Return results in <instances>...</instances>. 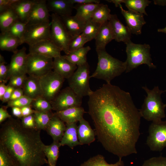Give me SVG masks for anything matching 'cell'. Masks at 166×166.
<instances>
[{"instance_id":"cell-28","label":"cell","mask_w":166,"mask_h":166,"mask_svg":"<svg viewBox=\"0 0 166 166\" xmlns=\"http://www.w3.org/2000/svg\"><path fill=\"white\" fill-rule=\"evenodd\" d=\"M100 3L77 4L74 6L77 12L75 16L80 21L86 23L91 20L93 14Z\"/></svg>"},{"instance_id":"cell-50","label":"cell","mask_w":166,"mask_h":166,"mask_svg":"<svg viewBox=\"0 0 166 166\" xmlns=\"http://www.w3.org/2000/svg\"><path fill=\"white\" fill-rule=\"evenodd\" d=\"M24 95V92L22 89H15L12 93L9 101L17 100Z\"/></svg>"},{"instance_id":"cell-12","label":"cell","mask_w":166,"mask_h":166,"mask_svg":"<svg viewBox=\"0 0 166 166\" xmlns=\"http://www.w3.org/2000/svg\"><path fill=\"white\" fill-rule=\"evenodd\" d=\"M82 98L69 86L60 91L50 103L52 110L59 112L72 107L81 106Z\"/></svg>"},{"instance_id":"cell-6","label":"cell","mask_w":166,"mask_h":166,"mask_svg":"<svg viewBox=\"0 0 166 166\" xmlns=\"http://www.w3.org/2000/svg\"><path fill=\"white\" fill-rule=\"evenodd\" d=\"M90 78L89 66L87 62L77 66L73 74L68 79L69 86L80 97H89L93 91L89 86Z\"/></svg>"},{"instance_id":"cell-19","label":"cell","mask_w":166,"mask_h":166,"mask_svg":"<svg viewBox=\"0 0 166 166\" xmlns=\"http://www.w3.org/2000/svg\"><path fill=\"white\" fill-rule=\"evenodd\" d=\"M85 112L81 106H74L54 113L66 124L77 123L83 118Z\"/></svg>"},{"instance_id":"cell-1","label":"cell","mask_w":166,"mask_h":166,"mask_svg":"<svg viewBox=\"0 0 166 166\" xmlns=\"http://www.w3.org/2000/svg\"><path fill=\"white\" fill-rule=\"evenodd\" d=\"M88 113L105 150L121 158L137 154L141 116L130 93L105 84L89 96Z\"/></svg>"},{"instance_id":"cell-51","label":"cell","mask_w":166,"mask_h":166,"mask_svg":"<svg viewBox=\"0 0 166 166\" xmlns=\"http://www.w3.org/2000/svg\"><path fill=\"white\" fill-rule=\"evenodd\" d=\"M21 109L22 117L34 114L35 112V110L32 109L31 105L23 107Z\"/></svg>"},{"instance_id":"cell-35","label":"cell","mask_w":166,"mask_h":166,"mask_svg":"<svg viewBox=\"0 0 166 166\" xmlns=\"http://www.w3.org/2000/svg\"><path fill=\"white\" fill-rule=\"evenodd\" d=\"M151 2L148 0H123L128 10H132L148 15L145 9Z\"/></svg>"},{"instance_id":"cell-10","label":"cell","mask_w":166,"mask_h":166,"mask_svg":"<svg viewBox=\"0 0 166 166\" xmlns=\"http://www.w3.org/2000/svg\"><path fill=\"white\" fill-rule=\"evenodd\" d=\"M64 79L52 70L40 78L42 97L51 103L60 91Z\"/></svg>"},{"instance_id":"cell-45","label":"cell","mask_w":166,"mask_h":166,"mask_svg":"<svg viewBox=\"0 0 166 166\" xmlns=\"http://www.w3.org/2000/svg\"><path fill=\"white\" fill-rule=\"evenodd\" d=\"M62 56L77 66L82 65L87 62L83 60L75 52L70 53Z\"/></svg>"},{"instance_id":"cell-48","label":"cell","mask_w":166,"mask_h":166,"mask_svg":"<svg viewBox=\"0 0 166 166\" xmlns=\"http://www.w3.org/2000/svg\"><path fill=\"white\" fill-rule=\"evenodd\" d=\"M15 89V88L12 86L8 85L7 89L1 100L2 103L8 102L10 101Z\"/></svg>"},{"instance_id":"cell-41","label":"cell","mask_w":166,"mask_h":166,"mask_svg":"<svg viewBox=\"0 0 166 166\" xmlns=\"http://www.w3.org/2000/svg\"><path fill=\"white\" fill-rule=\"evenodd\" d=\"M0 166H16L5 148L0 144Z\"/></svg>"},{"instance_id":"cell-36","label":"cell","mask_w":166,"mask_h":166,"mask_svg":"<svg viewBox=\"0 0 166 166\" xmlns=\"http://www.w3.org/2000/svg\"><path fill=\"white\" fill-rule=\"evenodd\" d=\"M101 25L91 20L85 23L82 33L86 38L88 42L95 38Z\"/></svg>"},{"instance_id":"cell-37","label":"cell","mask_w":166,"mask_h":166,"mask_svg":"<svg viewBox=\"0 0 166 166\" xmlns=\"http://www.w3.org/2000/svg\"><path fill=\"white\" fill-rule=\"evenodd\" d=\"M27 25L26 22L18 20L5 32L20 39L22 42V39Z\"/></svg>"},{"instance_id":"cell-20","label":"cell","mask_w":166,"mask_h":166,"mask_svg":"<svg viewBox=\"0 0 166 166\" xmlns=\"http://www.w3.org/2000/svg\"><path fill=\"white\" fill-rule=\"evenodd\" d=\"M66 129L65 122L54 113L45 130L51 136L53 141L60 142Z\"/></svg>"},{"instance_id":"cell-17","label":"cell","mask_w":166,"mask_h":166,"mask_svg":"<svg viewBox=\"0 0 166 166\" xmlns=\"http://www.w3.org/2000/svg\"><path fill=\"white\" fill-rule=\"evenodd\" d=\"M109 22L116 41L122 42L125 44L131 41L132 34L130 30L120 21L116 14H111Z\"/></svg>"},{"instance_id":"cell-7","label":"cell","mask_w":166,"mask_h":166,"mask_svg":"<svg viewBox=\"0 0 166 166\" xmlns=\"http://www.w3.org/2000/svg\"><path fill=\"white\" fill-rule=\"evenodd\" d=\"M50 39L66 54L69 53V46L73 38L69 34L60 17L52 13L51 15Z\"/></svg>"},{"instance_id":"cell-49","label":"cell","mask_w":166,"mask_h":166,"mask_svg":"<svg viewBox=\"0 0 166 166\" xmlns=\"http://www.w3.org/2000/svg\"><path fill=\"white\" fill-rule=\"evenodd\" d=\"M6 106H2L0 108V123H2L7 118L11 117L7 110Z\"/></svg>"},{"instance_id":"cell-9","label":"cell","mask_w":166,"mask_h":166,"mask_svg":"<svg viewBox=\"0 0 166 166\" xmlns=\"http://www.w3.org/2000/svg\"><path fill=\"white\" fill-rule=\"evenodd\" d=\"M148 133L146 144L151 150L160 152L166 148V121L152 122Z\"/></svg>"},{"instance_id":"cell-52","label":"cell","mask_w":166,"mask_h":166,"mask_svg":"<svg viewBox=\"0 0 166 166\" xmlns=\"http://www.w3.org/2000/svg\"><path fill=\"white\" fill-rule=\"evenodd\" d=\"M73 4H85L91 3H100L99 0H69Z\"/></svg>"},{"instance_id":"cell-26","label":"cell","mask_w":166,"mask_h":166,"mask_svg":"<svg viewBox=\"0 0 166 166\" xmlns=\"http://www.w3.org/2000/svg\"><path fill=\"white\" fill-rule=\"evenodd\" d=\"M22 89L24 95L33 100L42 97V93L39 78L27 77Z\"/></svg>"},{"instance_id":"cell-21","label":"cell","mask_w":166,"mask_h":166,"mask_svg":"<svg viewBox=\"0 0 166 166\" xmlns=\"http://www.w3.org/2000/svg\"><path fill=\"white\" fill-rule=\"evenodd\" d=\"M47 4L49 11L60 17L71 15L74 7L69 0H49Z\"/></svg>"},{"instance_id":"cell-33","label":"cell","mask_w":166,"mask_h":166,"mask_svg":"<svg viewBox=\"0 0 166 166\" xmlns=\"http://www.w3.org/2000/svg\"><path fill=\"white\" fill-rule=\"evenodd\" d=\"M79 166H124L121 158L114 164H109L105 157L101 154H98L89 158Z\"/></svg>"},{"instance_id":"cell-29","label":"cell","mask_w":166,"mask_h":166,"mask_svg":"<svg viewBox=\"0 0 166 166\" xmlns=\"http://www.w3.org/2000/svg\"><path fill=\"white\" fill-rule=\"evenodd\" d=\"M23 44L20 39L12 36L6 33H1L0 34V49L2 51L15 52L18 47Z\"/></svg>"},{"instance_id":"cell-42","label":"cell","mask_w":166,"mask_h":166,"mask_svg":"<svg viewBox=\"0 0 166 166\" xmlns=\"http://www.w3.org/2000/svg\"><path fill=\"white\" fill-rule=\"evenodd\" d=\"M141 166H166V156L151 157L145 160Z\"/></svg>"},{"instance_id":"cell-25","label":"cell","mask_w":166,"mask_h":166,"mask_svg":"<svg viewBox=\"0 0 166 166\" xmlns=\"http://www.w3.org/2000/svg\"><path fill=\"white\" fill-rule=\"evenodd\" d=\"M66 129L60 142L61 146L67 145L73 149L74 147L81 145L77 135V123L66 124Z\"/></svg>"},{"instance_id":"cell-27","label":"cell","mask_w":166,"mask_h":166,"mask_svg":"<svg viewBox=\"0 0 166 166\" xmlns=\"http://www.w3.org/2000/svg\"><path fill=\"white\" fill-rule=\"evenodd\" d=\"M37 0H18L12 8L16 14L19 21L26 22L30 11Z\"/></svg>"},{"instance_id":"cell-53","label":"cell","mask_w":166,"mask_h":166,"mask_svg":"<svg viewBox=\"0 0 166 166\" xmlns=\"http://www.w3.org/2000/svg\"><path fill=\"white\" fill-rule=\"evenodd\" d=\"M11 108L12 113L14 116L20 119L22 117L21 108L14 107Z\"/></svg>"},{"instance_id":"cell-38","label":"cell","mask_w":166,"mask_h":166,"mask_svg":"<svg viewBox=\"0 0 166 166\" xmlns=\"http://www.w3.org/2000/svg\"><path fill=\"white\" fill-rule=\"evenodd\" d=\"M31 105L37 111H47L52 110L50 103L42 97L33 99Z\"/></svg>"},{"instance_id":"cell-4","label":"cell","mask_w":166,"mask_h":166,"mask_svg":"<svg viewBox=\"0 0 166 166\" xmlns=\"http://www.w3.org/2000/svg\"><path fill=\"white\" fill-rule=\"evenodd\" d=\"M142 88L145 91V97L141 108L139 109L141 117L148 121L157 122L165 117L166 104L162 102L161 95L165 90H160L158 86L152 89L146 86Z\"/></svg>"},{"instance_id":"cell-30","label":"cell","mask_w":166,"mask_h":166,"mask_svg":"<svg viewBox=\"0 0 166 166\" xmlns=\"http://www.w3.org/2000/svg\"><path fill=\"white\" fill-rule=\"evenodd\" d=\"M18 20V17L12 8L0 13V28L1 33L6 32Z\"/></svg>"},{"instance_id":"cell-11","label":"cell","mask_w":166,"mask_h":166,"mask_svg":"<svg viewBox=\"0 0 166 166\" xmlns=\"http://www.w3.org/2000/svg\"><path fill=\"white\" fill-rule=\"evenodd\" d=\"M50 22L27 25L22 39L23 43L29 46L50 39Z\"/></svg>"},{"instance_id":"cell-15","label":"cell","mask_w":166,"mask_h":166,"mask_svg":"<svg viewBox=\"0 0 166 166\" xmlns=\"http://www.w3.org/2000/svg\"><path fill=\"white\" fill-rule=\"evenodd\" d=\"M49 12L46 1L37 0L29 14L27 21V25L50 22Z\"/></svg>"},{"instance_id":"cell-3","label":"cell","mask_w":166,"mask_h":166,"mask_svg":"<svg viewBox=\"0 0 166 166\" xmlns=\"http://www.w3.org/2000/svg\"><path fill=\"white\" fill-rule=\"evenodd\" d=\"M98 56L97 66L90 78H94L105 81L110 84L115 77L125 72L126 65L107 53L105 49H96Z\"/></svg>"},{"instance_id":"cell-34","label":"cell","mask_w":166,"mask_h":166,"mask_svg":"<svg viewBox=\"0 0 166 166\" xmlns=\"http://www.w3.org/2000/svg\"><path fill=\"white\" fill-rule=\"evenodd\" d=\"M53 114L52 110L42 112L35 111L34 116L38 129L45 130Z\"/></svg>"},{"instance_id":"cell-18","label":"cell","mask_w":166,"mask_h":166,"mask_svg":"<svg viewBox=\"0 0 166 166\" xmlns=\"http://www.w3.org/2000/svg\"><path fill=\"white\" fill-rule=\"evenodd\" d=\"M77 66L62 55L54 58L53 60V71L64 79L70 77L76 70Z\"/></svg>"},{"instance_id":"cell-54","label":"cell","mask_w":166,"mask_h":166,"mask_svg":"<svg viewBox=\"0 0 166 166\" xmlns=\"http://www.w3.org/2000/svg\"><path fill=\"white\" fill-rule=\"evenodd\" d=\"M8 85H6L4 82L0 83V100H2V97L5 93Z\"/></svg>"},{"instance_id":"cell-46","label":"cell","mask_w":166,"mask_h":166,"mask_svg":"<svg viewBox=\"0 0 166 166\" xmlns=\"http://www.w3.org/2000/svg\"><path fill=\"white\" fill-rule=\"evenodd\" d=\"M5 61L0 62V82L6 83L8 80L9 65H6Z\"/></svg>"},{"instance_id":"cell-5","label":"cell","mask_w":166,"mask_h":166,"mask_svg":"<svg viewBox=\"0 0 166 166\" xmlns=\"http://www.w3.org/2000/svg\"><path fill=\"white\" fill-rule=\"evenodd\" d=\"M126 44L127 55L125 73H128L141 65H147L149 68L154 69L150 53V46L147 44H135L132 41Z\"/></svg>"},{"instance_id":"cell-8","label":"cell","mask_w":166,"mask_h":166,"mask_svg":"<svg viewBox=\"0 0 166 166\" xmlns=\"http://www.w3.org/2000/svg\"><path fill=\"white\" fill-rule=\"evenodd\" d=\"M53 67L52 58L34 53L27 54L26 73L29 76L39 79L52 71Z\"/></svg>"},{"instance_id":"cell-39","label":"cell","mask_w":166,"mask_h":166,"mask_svg":"<svg viewBox=\"0 0 166 166\" xmlns=\"http://www.w3.org/2000/svg\"><path fill=\"white\" fill-rule=\"evenodd\" d=\"M87 42V40L82 33L73 38L69 45V53L84 47Z\"/></svg>"},{"instance_id":"cell-31","label":"cell","mask_w":166,"mask_h":166,"mask_svg":"<svg viewBox=\"0 0 166 166\" xmlns=\"http://www.w3.org/2000/svg\"><path fill=\"white\" fill-rule=\"evenodd\" d=\"M61 146L60 142L55 141L49 145H44V152L49 166H56Z\"/></svg>"},{"instance_id":"cell-43","label":"cell","mask_w":166,"mask_h":166,"mask_svg":"<svg viewBox=\"0 0 166 166\" xmlns=\"http://www.w3.org/2000/svg\"><path fill=\"white\" fill-rule=\"evenodd\" d=\"M27 77L26 74L12 77L9 79L8 85L15 89H22Z\"/></svg>"},{"instance_id":"cell-56","label":"cell","mask_w":166,"mask_h":166,"mask_svg":"<svg viewBox=\"0 0 166 166\" xmlns=\"http://www.w3.org/2000/svg\"><path fill=\"white\" fill-rule=\"evenodd\" d=\"M157 31L158 32H161L166 33V26L164 28L158 29Z\"/></svg>"},{"instance_id":"cell-32","label":"cell","mask_w":166,"mask_h":166,"mask_svg":"<svg viewBox=\"0 0 166 166\" xmlns=\"http://www.w3.org/2000/svg\"><path fill=\"white\" fill-rule=\"evenodd\" d=\"M111 15L110 10L108 5L100 3L94 11L91 20L95 22L102 24L109 21Z\"/></svg>"},{"instance_id":"cell-16","label":"cell","mask_w":166,"mask_h":166,"mask_svg":"<svg viewBox=\"0 0 166 166\" xmlns=\"http://www.w3.org/2000/svg\"><path fill=\"white\" fill-rule=\"evenodd\" d=\"M30 53L36 54L54 58L61 56V50L50 39L29 46Z\"/></svg>"},{"instance_id":"cell-22","label":"cell","mask_w":166,"mask_h":166,"mask_svg":"<svg viewBox=\"0 0 166 166\" xmlns=\"http://www.w3.org/2000/svg\"><path fill=\"white\" fill-rule=\"evenodd\" d=\"M77 127V135L81 145L90 144L95 140L96 134L88 122L83 118Z\"/></svg>"},{"instance_id":"cell-55","label":"cell","mask_w":166,"mask_h":166,"mask_svg":"<svg viewBox=\"0 0 166 166\" xmlns=\"http://www.w3.org/2000/svg\"><path fill=\"white\" fill-rule=\"evenodd\" d=\"M123 0H106L108 2L114 3L116 7L119 6L121 3H123Z\"/></svg>"},{"instance_id":"cell-14","label":"cell","mask_w":166,"mask_h":166,"mask_svg":"<svg viewBox=\"0 0 166 166\" xmlns=\"http://www.w3.org/2000/svg\"><path fill=\"white\" fill-rule=\"evenodd\" d=\"M119 7L125 20L127 26L131 34L136 35L141 34L142 27L146 23L143 14L131 10H124L121 4Z\"/></svg>"},{"instance_id":"cell-23","label":"cell","mask_w":166,"mask_h":166,"mask_svg":"<svg viewBox=\"0 0 166 166\" xmlns=\"http://www.w3.org/2000/svg\"><path fill=\"white\" fill-rule=\"evenodd\" d=\"M94 39L96 49H105L106 45L114 39V35L109 21L101 25Z\"/></svg>"},{"instance_id":"cell-2","label":"cell","mask_w":166,"mask_h":166,"mask_svg":"<svg viewBox=\"0 0 166 166\" xmlns=\"http://www.w3.org/2000/svg\"><path fill=\"white\" fill-rule=\"evenodd\" d=\"M40 131L26 128L21 120L12 117L1 125L0 144L16 166H42L48 164Z\"/></svg>"},{"instance_id":"cell-40","label":"cell","mask_w":166,"mask_h":166,"mask_svg":"<svg viewBox=\"0 0 166 166\" xmlns=\"http://www.w3.org/2000/svg\"><path fill=\"white\" fill-rule=\"evenodd\" d=\"M33 99L24 95L22 97L14 101H9L7 102L6 107H17L22 108L23 107L30 105Z\"/></svg>"},{"instance_id":"cell-57","label":"cell","mask_w":166,"mask_h":166,"mask_svg":"<svg viewBox=\"0 0 166 166\" xmlns=\"http://www.w3.org/2000/svg\"><path fill=\"white\" fill-rule=\"evenodd\" d=\"M165 91H166V90H165Z\"/></svg>"},{"instance_id":"cell-13","label":"cell","mask_w":166,"mask_h":166,"mask_svg":"<svg viewBox=\"0 0 166 166\" xmlns=\"http://www.w3.org/2000/svg\"><path fill=\"white\" fill-rule=\"evenodd\" d=\"M26 48L22 47L14 53L9 65L8 80L14 76L27 74Z\"/></svg>"},{"instance_id":"cell-24","label":"cell","mask_w":166,"mask_h":166,"mask_svg":"<svg viewBox=\"0 0 166 166\" xmlns=\"http://www.w3.org/2000/svg\"><path fill=\"white\" fill-rule=\"evenodd\" d=\"M60 17L67 31L73 38L82 33L85 23L80 21L75 16Z\"/></svg>"},{"instance_id":"cell-44","label":"cell","mask_w":166,"mask_h":166,"mask_svg":"<svg viewBox=\"0 0 166 166\" xmlns=\"http://www.w3.org/2000/svg\"><path fill=\"white\" fill-rule=\"evenodd\" d=\"M21 119L22 125L25 128L30 129L38 130L35 123L34 113L22 117Z\"/></svg>"},{"instance_id":"cell-47","label":"cell","mask_w":166,"mask_h":166,"mask_svg":"<svg viewBox=\"0 0 166 166\" xmlns=\"http://www.w3.org/2000/svg\"><path fill=\"white\" fill-rule=\"evenodd\" d=\"M18 0H0V13L12 8V5Z\"/></svg>"}]
</instances>
